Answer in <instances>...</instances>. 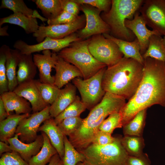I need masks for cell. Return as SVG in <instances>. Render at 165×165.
Here are the masks:
<instances>
[{"label": "cell", "mask_w": 165, "mask_h": 165, "mask_svg": "<svg viewBox=\"0 0 165 165\" xmlns=\"http://www.w3.org/2000/svg\"><path fill=\"white\" fill-rule=\"evenodd\" d=\"M30 115L29 113L10 114L6 119L0 121V141L8 144V140L14 136L16 128L20 122Z\"/></svg>", "instance_id": "484cf974"}, {"label": "cell", "mask_w": 165, "mask_h": 165, "mask_svg": "<svg viewBox=\"0 0 165 165\" xmlns=\"http://www.w3.org/2000/svg\"><path fill=\"white\" fill-rule=\"evenodd\" d=\"M8 141L13 151L17 152L25 161L28 163L30 160L40 150L43 145V137L41 134L38 135L34 141L27 143L21 141L18 135L15 134Z\"/></svg>", "instance_id": "e0dca14e"}, {"label": "cell", "mask_w": 165, "mask_h": 165, "mask_svg": "<svg viewBox=\"0 0 165 165\" xmlns=\"http://www.w3.org/2000/svg\"><path fill=\"white\" fill-rule=\"evenodd\" d=\"M64 154L62 159L64 165H76L79 162H83V155L78 151L69 141L66 136H64Z\"/></svg>", "instance_id": "1f68e13d"}, {"label": "cell", "mask_w": 165, "mask_h": 165, "mask_svg": "<svg viewBox=\"0 0 165 165\" xmlns=\"http://www.w3.org/2000/svg\"><path fill=\"white\" fill-rule=\"evenodd\" d=\"M121 137H116L112 143L101 145L91 144L80 152L86 165H127L128 155L121 142Z\"/></svg>", "instance_id": "8992f818"}, {"label": "cell", "mask_w": 165, "mask_h": 165, "mask_svg": "<svg viewBox=\"0 0 165 165\" xmlns=\"http://www.w3.org/2000/svg\"><path fill=\"white\" fill-rule=\"evenodd\" d=\"M86 108V106L81 101L79 97L77 96L74 101L54 118V121L57 125L66 118L80 116Z\"/></svg>", "instance_id": "d6a6232c"}, {"label": "cell", "mask_w": 165, "mask_h": 165, "mask_svg": "<svg viewBox=\"0 0 165 165\" xmlns=\"http://www.w3.org/2000/svg\"><path fill=\"white\" fill-rule=\"evenodd\" d=\"M41 133L43 137V145L38 153L30 160L28 162L29 165H46L57 153L47 135L43 132Z\"/></svg>", "instance_id": "4316f807"}, {"label": "cell", "mask_w": 165, "mask_h": 165, "mask_svg": "<svg viewBox=\"0 0 165 165\" xmlns=\"http://www.w3.org/2000/svg\"><path fill=\"white\" fill-rule=\"evenodd\" d=\"M83 120L80 116L68 118L63 120L57 125L63 135L69 137L79 128Z\"/></svg>", "instance_id": "d590c367"}, {"label": "cell", "mask_w": 165, "mask_h": 165, "mask_svg": "<svg viewBox=\"0 0 165 165\" xmlns=\"http://www.w3.org/2000/svg\"><path fill=\"white\" fill-rule=\"evenodd\" d=\"M107 67L102 81L104 90L130 100L142 80L143 65L123 57L115 64Z\"/></svg>", "instance_id": "7a4b0ae2"}, {"label": "cell", "mask_w": 165, "mask_h": 165, "mask_svg": "<svg viewBox=\"0 0 165 165\" xmlns=\"http://www.w3.org/2000/svg\"><path fill=\"white\" fill-rule=\"evenodd\" d=\"M121 142L129 156H138L143 153L145 143L142 136H124L121 138Z\"/></svg>", "instance_id": "f546056e"}, {"label": "cell", "mask_w": 165, "mask_h": 165, "mask_svg": "<svg viewBox=\"0 0 165 165\" xmlns=\"http://www.w3.org/2000/svg\"><path fill=\"white\" fill-rule=\"evenodd\" d=\"M56 165H64L62 160L61 159Z\"/></svg>", "instance_id": "681fc988"}, {"label": "cell", "mask_w": 165, "mask_h": 165, "mask_svg": "<svg viewBox=\"0 0 165 165\" xmlns=\"http://www.w3.org/2000/svg\"><path fill=\"white\" fill-rule=\"evenodd\" d=\"M122 121V116L120 112H114L103 122L99 130L112 134L115 129L123 127Z\"/></svg>", "instance_id": "8d00e7d4"}, {"label": "cell", "mask_w": 165, "mask_h": 165, "mask_svg": "<svg viewBox=\"0 0 165 165\" xmlns=\"http://www.w3.org/2000/svg\"><path fill=\"white\" fill-rule=\"evenodd\" d=\"M41 11L48 20L57 16L63 11L60 0H33L32 1Z\"/></svg>", "instance_id": "4dcf8cb0"}, {"label": "cell", "mask_w": 165, "mask_h": 165, "mask_svg": "<svg viewBox=\"0 0 165 165\" xmlns=\"http://www.w3.org/2000/svg\"><path fill=\"white\" fill-rule=\"evenodd\" d=\"M116 138L111 134L99 130L94 135L92 143L101 145H107L113 143Z\"/></svg>", "instance_id": "b9f144b4"}, {"label": "cell", "mask_w": 165, "mask_h": 165, "mask_svg": "<svg viewBox=\"0 0 165 165\" xmlns=\"http://www.w3.org/2000/svg\"><path fill=\"white\" fill-rule=\"evenodd\" d=\"M144 0H112L111 8L104 12L101 18L109 27L113 36L132 42L136 38L133 32L125 25L126 20H132L139 11Z\"/></svg>", "instance_id": "277c9868"}, {"label": "cell", "mask_w": 165, "mask_h": 165, "mask_svg": "<svg viewBox=\"0 0 165 165\" xmlns=\"http://www.w3.org/2000/svg\"><path fill=\"white\" fill-rule=\"evenodd\" d=\"M142 56L144 59L149 57L165 63V43L161 36L154 35L150 38L148 48Z\"/></svg>", "instance_id": "83f0119b"}, {"label": "cell", "mask_w": 165, "mask_h": 165, "mask_svg": "<svg viewBox=\"0 0 165 165\" xmlns=\"http://www.w3.org/2000/svg\"><path fill=\"white\" fill-rule=\"evenodd\" d=\"M62 10L76 16L79 11V4L74 0H60Z\"/></svg>", "instance_id": "ee69618b"}, {"label": "cell", "mask_w": 165, "mask_h": 165, "mask_svg": "<svg viewBox=\"0 0 165 165\" xmlns=\"http://www.w3.org/2000/svg\"><path fill=\"white\" fill-rule=\"evenodd\" d=\"M0 8L8 9L13 13H21L29 17L33 16L34 12L23 0H2Z\"/></svg>", "instance_id": "e575fe53"}, {"label": "cell", "mask_w": 165, "mask_h": 165, "mask_svg": "<svg viewBox=\"0 0 165 165\" xmlns=\"http://www.w3.org/2000/svg\"><path fill=\"white\" fill-rule=\"evenodd\" d=\"M78 16L63 10L55 17L48 20L47 23L48 25L69 24L75 21Z\"/></svg>", "instance_id": "60d3db41"}, {"label": "cell", "mask_w": 165, "mask_h": 165, "mask_svg": "<svg viewBox=\"0 0 165 165\" xmlns=\"http://www.w3.org/2000/svg\"><path fill=\"white\" fill-rule=\"evenodd\" d=\"M8 26H6L0 28V35L1 36H9V34L7 32Z\"/></svg>", "instance_id": "c3c4849f"}, {"label": "cell", "mask_w": 165, "mask_h": 165, "mask_svg": "<svg viewBox=\"0 0 165 165\" xmlns=\"http://www.w3.org/2000/svg\"><path fill=\"white\" fill-rule=\"evenodd\" d=\"M144 60L139 86L120 111L123 126L141 110L156 105L165 107V63L149 57Z\"/></svg>", "instance_id": "6da1fadb"}, {"label": "cell", "mask_w": 165, "mask_h": 165, "mask_svg": "<svg viewBox=\"0 0 165 165\" xmlns=\"http://www.w3.org/2000/svg\"><path fill=\"white\" fill-rule=\"evenodd\" d=\"M57 57L56 53H52L49 50L42 51V54L33 55V60L38 69L40 82L54 85V77L51 75V72L55 67Z\"/></svg>", "instance_id": "5bb4252c"}, {"label": "cell", "mask_w": 165, "mask_h": 165, "mask_svg": "<svg viewBox=\"0 0 165 165\" xmlns=\"http://www.w3.org/2000/svg\"><path fill=\"white\" fill-rule=\"evenodd\" d=\"M90 39L74 42L59 52L58 55L75 66L83 79L89 78L107 65L96 60L88 48Z\"/></svg>", "instance_id": "5b68a950"}, {"label": "cell", "mask_w": 165, "mask_h": 165, "mask_svg": "<svg viewBox=\"0 0 165 165\" xmlns=\"http://www.w3.org/2000/svg\"><path fill=\"white\" fill-rule=\"evenodd\" d=\"M139 11L146 25L165 36V0H144Z\"/></svg>", "instance_id": "30bf717a"}, {"label": "cell", "mask_w": 165, "mask_h": 165, "mask_svg": "<svg viewBox=\"0 0 165 165\" xmlns=\"http://www.w3.org/2000/svg\"><path fill=\"white\" fill-rule=\"evenodd\" d=\"M61 160L59 155L57 153L52 158L48 165H56Z\"/></svg>", "instance_id": "7dc6e473"}, {"label": "cell", "mask_w": 165, "mask_h": 165, "mask_svg": "<svg viewBox=\"0 0 165 165\" xmlns=\"http://www.w3.org/2000/svg\"><path fill=\"white\" fill-rule=\"evenodd\" d=\"M76 88L69 83L60 92L53 102L50 105V113L54 118L72 103L75 99Z\"/></svg>", "instance_id": "d6986e66"}, {"label": "cell", "mask_w": 165, "mask_h": 165, "mask_svg": "<svg viewBox=\"0 0 165 165\" xmlns=\"http://www.w3.org/2000/svg\"><path fill=\"white\" fill-rule=\"evenodd\" d=\"M50 105L43 110L33 113L23 119L16 128L15 134L22 142L30 143L37 138V132L42 123L51 117L50 113Z\"/></svg>", "instance_id": "8fae6325"}, {"label": "cell", "mask_w": 165, "mask_h": 165, "mask_svg": "<svg viewBox=\"0 0 165 165\" xmlns=\"http://www.w3.org/2000/svg\"><path fill=\"white\" fill-rule=\"evenodd\" d=\"M126 103V99L120 96L106 92L101 101L92 108L79 128L68 137V139L80 152L92 144L99 127L110 114L120 112Z\"/></svg>", "instance_id": "3957f363"}, {"label": "cell", "mask_w": 165, "mask_h": 165, "mask_svg": "<svg viewBox=\"0 0 165 165\" xmlns=\"http://www.w3.org/2000/svg\"><path fill=\"white\" fill-rule=\"evenodd\" d=\"M54 69L56 72L54 76V85L60 89L75 78H82L81 72L75 66L58 55Z\"/></svg>", "instance_id": "ac0fdd59"}, {"label": "cell", "mask_w": 165, "mask_h": 165, "mask_svg": "<svg viewBox=\"0 0 165 165\" xmlns=\"http://www.w3.org/2000/svg\"><path fill=\"white\" fill-rule=\"evenodd\" d=\"M163 40H164V43H165V36H164V37L163 38Z\"/></svg>", "instance_id": "816d5d0a"}, {"label": "cell", "mask_w": 165, "mask_h": 165, "mask_svg": "<svg viewBox=\"0 0 165 165\" xmlns=\"http://www.w3.org/2000/svg\"><path fill=\"white\" fill-rule=\"evenodd\" d=\"M7 113L14 111L16 114H30L32 111L30 102L13 91H8L0 95Z\"/></svg>", "instance_id": "44dd1931"}, {"label": "cell", "mask_w": 165, "mask_h": 165, "mask_svg": "<svg viewBox=\"0 0 165 165\" xmlns=\"http://www.w3.org/2000/svg\"><path fill=\"white\" fill-rule=\"evenodd\" d=\"M13 91L30 102L33 113L40 111L49 105L42 99L34 79L19 84Z\"/></svg>", "instance_id": "2e32d148"}, {"label": "cell", "mask_w": 165, "mask_h": 165, "mask_svg": "<svg viewBox=\"0 0 165 165\" xmlns=\"http://www.w3.org/2000/svg\"><path fill=\"white\" fill-rule=\"evenodd\" d=\"M86 18V24L79 33L82 39L101 34H109V27L100 15V11L96 8L82 4L81 7Z\"/></svg>", "instance_id": "4fadbf2b"}, {"label": "cell", "mask_w": 165, "mask_h": 165, "mask_svg": "<svg viewBox=\"0 0 165 165\" xmlns=\"http://www.w3.org/2000/svg\"><path fill=\"white\" fill-rule=\"evenodd\" d=\"M106 68H102L87 79L77 77L72 80L80 94L81 101L88 109L91 110L99 103L105 93L102 87V81Z\"/></svg>", "instance_id": "52a82bcc"}, {"label": "cell", "mask_w": 165, "mask_h": 165, "mask_svg": "<svg viewBox=\"0 0 165 165\" xmlns=\"http://www.w3.org/2000/svg\"><path fill=\"white\" fill-rule=\"evenodd\" d=\"M20 53L19 50L16 49H11L7 46L6 50V68L9 91H13L18 85L16 69L19 63Z\"/></svg>", "instance_id": "603a6c76"}, {"label": "cell", "mask_w": 165, "mask_h": 165, "mask_svg": "<svg viewBox=\"0 0 165 165\" xmlns=\"http://www.w3.org/2000/svg\"><path fill=\"white\" fill-rule=\"evenodd\" d=\"M139 13V11H138L133 19H127L125 23L126 27L133 32L138 40L142 55L148 48L150 38L154 35H161L156 31L147 28L145 20Z\"/></svg>", "instance_id": "9a60e30c"}, {"label": "cell", "mask_w": 165, "mask_h": 165, "mask_svg": "<svg viewBox=\"0 0 165 165\" xmlns=\"http://www.w3.org/2000/svg\"><path fill=\"white\" fill-rule=\"evenodd\" d=\"M0 159V165H29L17 152L13 151L2 154Z\"/></svg>", "instance_id": "f35d334b"}, {"label": "cell", "mask_w": 165, "mask_h": 165, "mask_svg": "<svg viewBox=\"0 0 165 165\" xmlns=\"http://www.w3.org/2000/svg\"><path fill=\"white\" fill-rule=\"evenodd\" d=\"M79 4H87L95 7L100 11L107 12L110 10L112 5L110 0H74Z\"/></svg>", "instance_id": "ab89813d"}, {"label": "cell", "mask_w": 165, "mask_h": 165, "mask_svg": "<svg viewBox=\"0 0 165 165\" xmlns=\"http://www.w3.org/2000/svg\"><path fill=\"white\" fill-rule=\"evenodd\" d=\"M8 116L3 102L0 97V122L6 119Z\"/></svg>", "instance_id": "bcb514c9"}, {"label": "cell", "mask_w": 165, "mask_h": 165, "mask_svg": "<svg viewBox=\"0 0 165 165\" xmlns=\"http://www.w3.org/2000/svg\"><path fill=\"white\" fill-rule=\"evenodd\" d=\"M150 161L147 154L143 153L138 156H128L127 165H150Z\"/></svg>", "instance_id": "7bdbcfd3"}, {"label": "cell", "mask_w": 165, "mask_h": 165, "mask_svg": "<svg viewBox=\"0 0 165 165\" xmlns=\"http://www.w3.org/2000/svg\"><path fill=\"white\" fill-rule=\"evenodd\" d=\"M13 151L10 146L8 144L3 141H0V155L3 154Z\"/></svg>", "instance_id": "f6af8a7d"}, {"label": "cell", "mask_w": 165, "mask_h": 165, "mask_svg": "<svg viewBox=\"0 0 165 165\" xmlns=\"http://www.w3.org/2000/svg\"><path fill=\"white\" fill-rule=\"evenodd\" d=\"M147 109L138 112L123 127L124 136H142L145 125Z\"/></svg>", "instance_id": "f1b7e54d"}, {"label": "cell", "mask_w": 165, "mask_h": 165, "mask_svg": "<svg viewBox=\"0 0 165 165\" xmlns=\"http://www.w3.org/2000/svg\"><path fill=\"white\" fill-rule=\"evenodd\" d=\"M86 21L85 16H78L73 22L67 24L39 26L38 29L33 34L38 43L44 40L46 37L55 39L63 38L82 28Z\"/></svg>", "instance_id": "7c38bea8"}, {"label": "cell", "mask_w": 165, "mask_h": 165, "mask_svg": "<svg viewBox=\"0 0 165 165\" xmlns=\"http://www.w3.org/2000/svg\"><path fill=\"white\" fill-rule=\"evenodd\" d=\"M38 131L43 132L47 135L61 159H62L64 154V136L55 123L54 118L51 117L45 121L39 127Z\"/></svg>", "instance_id": "ffe728a7"}, {"label": "cell", "mask_w": 165, "mask_h": 165, "mask_svg": "<svg viewBox=\"0 0 165 165\" xmlns=\"http://www.w3.org/2000/svg\"><path fill=\"white\" fill-rule=\"evenodd\" d=\"M7 45H3L0 49V95L9 91L6 63V50Z\"/></svg>", "instance_id": "74e56055"}, {"label": "cell", "mask_w": 165, "mask_h": 165, "mask_svg": "<svg viewBox=\"0 0 165 165\" xmlns=\"http://www.w3.org/2000/svg\"><path fill=\"white\" fill-rule=\"evenodd\" d=\"M77 35L73 33L63 38L55 39L46 37L42 42L34 45H29L21 40L15 42L13 47L24 54H32L46 50H52L53 52L60 51L69 46L73 42L81 40Z\"/></svg>", "instance_id": "9c48e42d"}, {"label": "cell", "mask_w": 165, "mask_h": 165, "mask_svg": "<svg viewBox=\"0 0 165 165\" xmlns=\"http://www.w3.org/2000/svg\"><path fill=\"white\" fill-rule=\"evenodd\" d=\"M35 82L44 101L51 105L56 98L61 89L54 85L42 83L35 80Z\"/></svg>", "instance_id": "836d02e7"}, {"label": "cell", "mask_w": 165, "mask_h": 165, "mask_svg": "<svg viewBox=\"0 0 165 165\" xmlns=\"http://www.w3.org/2000/svg\"><path fill=\"white\" fill-rule=\"evenodd\" d=\"M18 66L17 77L18 84L34 80L37 68L32 54H24L20 52Z\"/></svg>", "instance_id": "cb8c5ba5"}, {"label": "cell", "mask_w": 165, "mask_h": 165, "mask_svg": "<svg viewBox=\"0 0 165 165\" xmlns=\"http://www.w3.org/2000/svg\"><path fill=\"white\" fill-rule=\"evenodd\" d=\"M88 48L92 55L107 67L115 64L123 57L118 46L103 35H93L90 39Z\"/></svg>", "instance_id": "ba28073f"}, {"label": "cell", "mask_w": 165, "mask_h": 165, "mask_svg": "<svg viewBox=\"0 0 165 165\" xmlns=\"http://www.w3.org/2000/svg\"><path fill=\"white\" fill-rule=\"evenodd\" d=\"M103 35L118 46L124 57L134 59L144 65L145 60L141 53L140 45L136 38L133 41L129 42L116 38L109 34Z\"/></svg>", "instance_id": "7402d4cb"}, {"label": "cell", "mask_w": 165, "mask_h": 165, "mask_svg": "<svg viewBox=\"0 0 165 165\" xmlns=\"http://www.w3.org/2000/svg\"><path fill=\"white\" fill-rule=\"evenodd\" d=\"M76 165H86L83 162H80L77 164Z\"/></svg>", "instance_id": "f907efd6"}, {"label": "cell", "mask_w": 165, "mask_h": 165, "mask_svg": "<svg viewBox=\"0 0 165 165\" xmlns=\"http://www.w3.org/2000/svg\"><path fill=\"white\" fill-rule=\"evenodd\" d=\"M5 23L18 25L22 28L27 34L36 32L39 26L36 18L29 17L21 13H13L0 19V27Z\"/></svg>", "instance_id": "d4e9b609"}]
</instances>
